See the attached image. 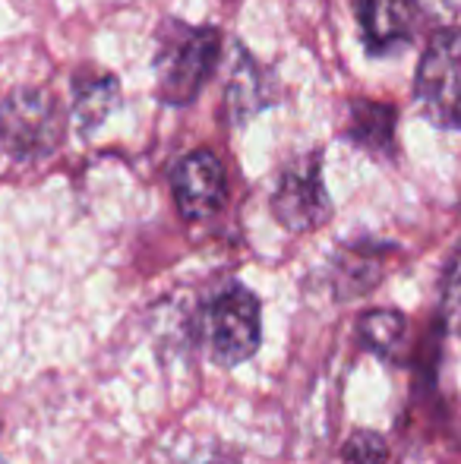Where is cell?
I'll use <instances>...</instances> for the list:
<instances>
[{"mask_svg":"<svg viewBox=\"0 0 461 464\" xmlns=\"http://www.w3.org/2000/svg\"><path fill=\"white\" fill-rule=\"evenodd\" d=\"M357 23L373 54L408 44L418 29V0H357Z\"/></svg>","mask_w":461,"mask_h":464,"instance_id":"obj_7","label":"cell"},{"mask_svg":"<svg viewBox=\"0 0 461 464\" xmlns=\"http://www.w3.org/2000/svg\"><path fill=\"white\" fill-rule=\"evenodd\" d=\"M395 117L399 114H395L392 104L357 98V102L348 104L345 140L373 155H389L395 146Z\"/></svg>","mask_w":461,"mask_h":464,"instance_id":"obj_8","label":"cell"},{"mask_svg":"<svg viewBox=\"0 0 461 464\" xmlns=\"http://www.w3.org/2000/svg\"><path fill=\"white\" fill-rule=\"evenodd\" d=\"M174 202L178 212L187 221H203L222 208L225 202V168L216 152L209 149H197V152L184 155L174 168L171 178Z\"/></svg>","mask_w":461,"mask_h":464,"instance_id":"obj_6","label":"cell"},{"mask_svg":"<svg viewBox=\"0 0 461 464\" xmlns=\"http://www.w3.org/2000/svg\"><path fill=\"white\" fill-rule=\"evenodd\" d=\"M439 313L452 335H461V244L449 256L443 272V297H439Z\"/></svg>","mask_w":461,"mask_h":464,"instance_id":"obj_12","label":"cell"},{"mask_svg":"<svg viewBox=\"0 0 461 464\" xmlns=\"http://www.w3.org/2000/svg\"><path fill=\"white\" fill-rule=\"evenodd\" d=\"M209 351L218 367H237L250 361L259 348L263 323H259V300L244 285H228L206 313Z\"/></svg>","mask_w":461,"mask_h":464,"instance_id":"obj_4","label":"cell"},{"mask_svg":"<svg viewBox=\"0 0 461 464\" xmlns=\"http://www.w3.org/2000/svg\"><path fill=\"white\" fill-rule=\"evenodd\" d=\"M405 316L399 310H373L360 319V338L370 351L389 357L405 342Z\"/></svg>","mask_w":461,"mask_h":464,"instance_id":"obj_11","label":"cell"},{"mask_svg":"<svg viewBox=\"0 0 461 464\" xmlns=\"http://www.w3.org/2000/svg\"><path fill=\"white\" fill-rule=\"evenodd\" d=\"M67 114L48 89L25 86L0 102V152L16 161H35L63 142Z\"/></svg>","mask_w":461,"mask_h":464,"instance_id":"obj_2","label":"cell"},{"mask_svg":"<svg viewBox=\"0 0 461 464\" xmlns=\"http://www.w3.org/2000/svg\"><path fill=\"white\" fill-rule=\"evenodd\" d=\"M117 89L114 76H89V80H76L73 86V121L82 133H92L99 123H105V117L117 108Z\"/></svg>","mask_w":461,"mask_h":464,"instance_id":"obj_9","label":"cell"},{"mask_svg":"<svg viewBox=\"0 0 461 464\" xmlns=\"http://www.w3.org/2000/svg\"><path fill=\"white\" fill-rule=\"evenodd\" d=\"M272 212L294 234H307L326 225L329 215H332V206H329V193L322 187L320 159L316 155L294 161L278 178V189L272 196Z\"/></svg>","mask_w":461,"mask_h":464,"instance_id":"obj_5","label":"cell"},{"mask_svg":"<svg viewBox=\"0 0 461 464\" xmlns=\"http://www.w3.org/2000/svg\"><path fill=\"white\" fill-rule=\"evenodd\" d=\"M414 92L437 127L461 130V29H443L430 38Z\"/></svg>","mask_w":461,"mask_h":464,"instance_id":"obj_3","label":"cell"},{"mask_svg":"<svg viewBox=\"0 0 461 464\" xmlns=\"http://www.w3.org/2000/svg\"><path fill=\"white\" fill-rule=\"evenodd\" d=\"M389 449L386 440L373 430H357L341 449V464H386Z\"/></svg>","mask_w":461,"mask_h":464,"instance_id":"obj_13","label":"cell"},{"mask_svg":"<svg viewBox=\"0 0 461 464\" xmlns=\"http://www.w3.org/2000/svg\"><path fill=\"white\" fill-rule=\"evenodd\" d=\"M269 102V82L265 76L259 73V67L250 61V57H240V67L234 70V80H231V89H228V104L237 111V121L244 117L256 114L259 108H265Z\"/></svg>","mask_w":461,"mask_h":464,"instance_id":"obj_10","label":"cell"},{"mask_svg":"<svg viewBox=\"0 0 461 464\" xmlns=\"http://www.w3.org/2000/svg\"><path fill=\"white\" fill-rule=\"evenodd\" d=\"M218 61H222V35L212 25L197 29L187 23H168L158 35V54H155L158 95L174 108H187L212 80Z\"/></svg>","mask_w":461,"mask_h":464,"instance_id":"obj_1","label":"cell"}]
</instances>
